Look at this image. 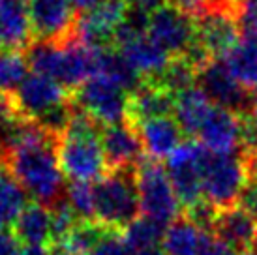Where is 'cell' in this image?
Wrapping results in <instances>:
<instances>
[{
    "label": "cell",
    "mask_w": 257,
    "mask_h": 255,
    "mask_svg": "<svg viewBox=\"0 0 257 255\" xmlns=\"http://www.w3.org/2000/svg\"><path fill=\"white\" fill-rule=\"evenodd\" d=\"M15 255H51V249L45 246H21Z\"/></svg>",
    "instance_id": "cell-39"
},
{
    "label": "cell",
    "mask_w": 257,
    "mask_h": 255,
    "mask_svg": "<svg viewBox=\"0 0 257 255\" xmlns=\"http://www.w3.org/2000/svg\"><path fill=\"white\" fill-rule=\"evenodd\" d=\"M66 203L83 221H94V186L86 182H72L66 186Z\"/></svg>",
    "instance_id": "cell-29"
},
{
    "label": "cell",
    "mask_w": 257,
    "mask_h": 255,
    "mask_svg": "<svg viewBox=\"0 0 257 255\" xmlns=\"http://www.w3.org/2000/svg\"><path fill=\"white\" fill-rule=\"evenodd\" d=\"M25 205V191L0 165V231H4L8 225H14Z\"/></svg>",
    "instance_id": "cell-27"
},
{
    "label": "cell",
    "mask_w": 257,
    "mask_h": 255,
    "mask_svg": "<svg viewBox=\"0 0 257 255\" xmlns=\"http://www.w3.org/2000/svg\"><path fill=\"white\" fill-rule=\"evenodd\" d=\"M231 12L242 32H257V0H231Z\"/></svg>",
    "instance_id": "cell-30"
},
{
    "label": "cell",
    "mask_w": 257,
    "mask_h": 255,
    "mask_svg": "<svg viewBox=\"0 0 257 255\" xmlns=\"http://www.w3.org/2000/svg\"><path fill=\"white\" fill-rule=\"evenodd\" d=\"M214 2H231V0H212V4H214Z\"/></svg>",
    "instance_id": "cell-43"
},
{
    "label": "cell",
    "mask_w": 257,
    "mask_h": 255,
    "mask_svg": "<svg viewBox=\"0 0 257 255\" xmlns=\"http://www.w3.org/2000/svg\"><path fill=\"white\" fill-rule=\"evenodd\" d=\"M17 253V240L14 234L8 231H0V255H15Z\"/></svg>",
    "instance_id": "cell-37"
},
{
    "label": "cell",
    "mask_w": 257,
    "mask_h": 255,
    "mask_svg": "<svg viewBox=\"0 0 257 255\" xmlns=\"http://www.w3.org/2000/svg\"><path fill=\"white\" fill-rule=\"evenodd\" d=\"M32 40L27 0H0V47L19 51Z\"/></svg>",
    "instance_id": "cell-19"
},
{
    "label": "cell",
    "mask_w": 257,
    "mask_h": 255,
    "mask_svg": "<svg viewBox=\"0 0 257 255\" xmlns=\"http://www.w3.org/2000/svg\"><path fill=\"white\" fill-rule=\"evenodd\" d=\"M57 156L62 175L72 178V182L90 184L105 177L109 169L101 147L100 126L77 109H73L66 128L58 135Z\"/></svg>",
    "instance_id": "cell-3"
},
{
    "label": "cell",
    "mask_w": 257,
    "mask_h": 255,
    "mask_svg": "<svg viewBox=\"0 0 257 255\" xmlns=\"http://www.w3.org/2000/svg\"><path fill=\"white\" fill-rule=\"evenodd\" d=\"M107 229L96 221L79 220L64 238L51 242V255H90Z\"/></svg>",
    "instance_id": "cell-24"
},
{
    "label": "cell",
    "mask_w": 257,
    "mask_h": 255,
    "mask_svg": "<svg viewBox=\"0 0 257 255\" xmlns=\"http://www.w3.org/2000/svg\"><path fill=\"white\" fill-rule=\"evenodd\" d=\"M164 233L165 229L162 225H158L147 218H137L124 229L122 236H124V242L130 251H137V249L160 246Z\"/></svg>",
    "instance_id": "cell-28"
},
{
    "label": "cell",
    "mask_w": 257,
    "mask_h": 255,
    "mask_svg": "<svg viewBox=\"0 0 257 255\" xmlns=\"http://www.w3.org/2000/svg\"><path fill=\"white\" fill-rule=\"evenodd\" d=\"M238 38V25L225 4H212L207 14L195 21V43L208 58H223Z\"/></svg>",
    "instance_id": "cell-12"
},
{
    "label": "cell",
    "mask_w": 257,
    "mask_h": 255,
    "mask_svg": "<svg viewBox=\"0 0 257 255\" xmlns=\"http://www.w3.org/2000/svg\"><path fill=\"white\" fill-rule=\"evenodd\" d=\"M233 77L246 88L257 90V32L246 30L240 32L238 42L233 45L225 57L221 58Z\"/></svg>",
    "instance_id": "cell-22"
},
{
    "label": "cell",
    "mask_w": 257,
    "mask_h": 255,
    "mask_svg": "<svg viewBox=\"0 0 257 255\" xmlns=\"http://www.w3.org/2000/svg\"><path fill=\"white\" fill-rule=\"evenodd\" d=\"M101 147L107 160V167L111 171L136 169L141 162V141L136 128L128 120L113 126H105L101 130Z\"/></svg>",
    "instance_id": "cell-15"
},
{
    "label": "cell",
    "mask_w": 257,
    "mask_h": 255,
    "mask_svg": "<svg viewBox=\"0 0 257 255\" xmlns=\"http://www.w3.org/2000/svg\"><path fill=\"white\" fill-rule=\"evenodd\" d=\"M100 47L77 42H34L27 49V62L34 73L57 81L68 90H77L100 68Z\"/></svg>",
    "instance_id": "cell-2"
},
{
    "label": "cell",
    "mask_w": 257,
    "mask_h": 255,
    "mask_svg": "<svg viewBox=\"0 0 257 255\" xmlns=\"http://www.w3.org/2000/svg\"><path fill=\"white\" fill-rule=\"evenodd\" d=\"M70 2H72V6L75 12L85 14V12H90V10H94V8L107 4V2H111V0H70Z\"/></svg>",
    "instance_id": "cell-38"
},
{
    "label": "cell",
    "mask_w": 257,
    "mask_h": 255,
    "mask_svg": "<svg viewBox=\"0 0 257 255\" xmlns=\"http://www.w3.org/2000/svg\"><path fill=\"white\" fill-rule=\"evenodd\" d=\"M238 205L242 206L246 212L253 216L257 220V184L255 182H250V184H246L244 188L242 195L238 199Z\"/></svg>",
    "instance_id": "cell-35"
},
{
    "label": "cell",
    "mask_w": 257,
    "mask_h": 255,
    "mask_svg": "<svg viewBox=\"0 0 257 255\" xmlns=\"http://www.w3.org/2000/svg\"><path fill=\"white\" fill-rule=\"evenodd\" d=\"M208 231L188 218H179L165 229L162 249L165 255H199Z\"/></svg>",
    "instance_id": "cell-23"
},
{
    "label": "cell",
    "mask_w": 257,
    "mask_h": 255,
    "mask_svg": "<svg viewBox=\"0 0 257 255\" xmlns=\"http://www.w3.org/2000/svg\"><path fill=\"white\" fill-rule=\"evenodd\" d=\"M255 246H257V242H255Z\"/></svg>",
    "instance_id": "cell-44"
},
{
    "label": "cell",
    "mask_w": 257,
    "mask_h": 255,
    "mask_svg": "<svg viewBox=\"0 0 257 255\" xmlns=\"http://www.w3.org/2000/svg\"><path fill=\"white\" fill-rule=\"evenodd\" d=\"M136 188L139 199V212L164 229L179 220L180 201L173 190L167 169L160 162L141 160L136 167Z\"/></svg>",
    "instance_id": "cell-5"
},
{
    "label": "cell",
    "mask_w": 257,
    "mask_h": 255,
    "mask_svg": "<svg viewBox=\"0 0 257 255\" xmlns=\"http://www.w3.org/2000/svg\"><path fill=\"white\" fill-rule=\"evenodd\" d=\"M197 86L216 107L244 114L250 111V96L221 58H212L197 71Z\"/></svg>",
    "instance_id": "cell-10"
},
{
    "label": "cell",
    "mask_w": 257,
    "mask_h": 255,
    "mask_svg": "<svg viewBox=\"0 0 257 255\" xmlns=\"http://www.w3.org/2000/svg\"><path fill=\"white\" fill-rule=\"evenodd\" d=\"M167 4L175 10H179L180 14L192 17L193 21H197L210 10L212 0H167Z\"/></svg>",
    "instance_id": "cell-32"
},
{
    "label": "cell",
    "mask_w": 257,
    "mask_h": 255,
    "mask_svg": "<svg viewBox=\"0 0 257 255\" xmlns=\"http://www.w3.org/2000/svg\"><path fill=\"white\" fill-rule=\"evenodd\" d=\"M126 2H128L130 12H136V14L145 15V17L152 15L167 4V0H126Z\"/></svg>",
    "instance_id": "cell-34"
},
{
    "label": "cell",
    "mask_w": 257,
    "mask_h": 255,
    "mask_svg": "<svg viewBox=\"0 0 257 255\" xmlns=\"http://www.w3.org/2000/svg\"><path fill=\"white\" fill-rule=\"evenodd\" d=\"M210 231L231 244L238 253L250 251L257 242V220L240 205L218 210Z\"/></svg>",
    "instance_id": "cell-16"
},
{
    "label": "cell",
    "mask_w": 257,
    "mask_h": 255,
    "mask_svg": "<svg viewBox=\"0 0 257 255\" xmlns=\"http://www.w3.org/2000/svg\"><path fill=\"white\" fill-rule=\"evenodd\" d=\"M197 137L201 145L216 156H242V114L214 105Z\"/></svg>",
    "instance_id": "cell-14"
},
{
    "label": "cell",
    "mask_w": 257,
    "mask_h": 255,
    "mask_svg": "<svg viewBox=\"0 0 257 255\" xmlns=\"http://www.w3.org/2000/svg\"><path fill=\"white\" fill-rule=\"evenodd\" d=\"M244 165H246V173H248V178H251V182L257 184V147L255 149L248 150L242 154Z\"/></svg>",
    "instance_id": "cell-36"
},
{
    "label": "cell",
    "mask_w": 257,
    "mask_h": 255,
    "mask_svg": "<svg viewBox=\"0 0 257 255\" xmlns=\"http://www.w3.org/2000/svg\"><path fill=\"white\" fill-rule=\"evenodd\" d=\"M173 94H169L158 81H145L136 92L128 96V122L136 126L139 122L171 116Z\"/></svg>",
    "instance_id": "cell-18"
},
{
    "label": "cell",
    "mask_w": 257,
    "mask_h": 255,
    "mask_svg": "<svg viewBox=\"0 0 257 255\" xmlns=\"http://www.w3.org/2000/svg\"><path fill=\"white\" fill-rule=\"evenodd\" d=\"M29 62L21 51L0 49V92L12 94L29 77Z\"/></svg>",
    "instance_id": "cell-26"
},
{
    "label": "cell",
    "mask_w": 257,
    "mask_h": 255,
    "mask_svg": "<svg viewBox=\"0 0 257 255\" xmlns=\"http://www.w3.org/2000/svg\"><path fill=\"white\" fill-rule=\"evenodd\" d=\"M212 107L214 103L195 85L173 98V118L179 124L182 134L195 137L199 134L203 122L207 120L208 113L212 111Z\"/></svg>",
    "instance_id": "cell-20"
},
{
    "label": "cell",
    "mask_w": 257,
    "mask_h": 255,
    "mask_svg": "<svg viewBox=\"0 0 257 255\" xmlns=\"http://www.w3.org/2000/svg\"><path fill=\"white\" fill-rule=\"evenodd\" d=\"M208 150L195 141H184L167 158V175L180 205L193 208L203 203V167Z\"/></svg>",
    "instance_id": "cell-8"
},
{
    "label": "cell",
    "mask_w": 257,
    "mask_h": 255,
    "mask_svg": "<svg viewBox=\"0 0 257 255\" xmlns=\"http://www.w3.org/2000/svg\"><path fill=\"white\" fill-rule=\"evenodd\" d=\"M58 135L27 122L19 139L0 156V165L34 203L55 208L64 201V175L57 156Z\"/></svg>",
    "instance_id": "cell-1"
},
{
    "label": "cell",
    "mask_w": 257,
    "mask_h": 255,
    "mask_svg": "<svg viewBox=\"0 0 257 255\" xmlns=\"http://www.w3.org/2000/svg\"><path fill=\"white\" fill-rule=\"evenodd\" d=\"M32 36L38 42H68L75 34V10L70 0H27Z\"/></svg>",
    "instance_id": "cell-11"
},
{
    "label": "cell",
    "mask_w": 257,
    "mask_h": 255,
    "mask_svg": "<svg viewBox=\"0 0 257 255\" xmlns=\"http://www.w3.org/2000/svg\"><path fill=\"white\" fill-rule=\"evenodd\" d=\"M90 255H130V249L120 231H109L107 229Z\"/></svg>",
    "instance_id": "cell-31"
},
{
    "label": "cell",
    "mask_w": 257,
    "mask_h": 255,
    "mask_svg": "<svg viewBox=\"0 0 257 255\" xmlns=\"http://www.w3.org/2000/svg\"><path fill=\"white\" fill-rule=\"evenodd\" d=\"M199 255H240V253H238L231 244H227L225 240H221L220 236H216L212 231H208Z\"/></svg>",
    "instance_id": "cell-33"
},
{
    "label": "cell",
    "mask_w": 257,
    "mask_h": 255,
    "mask_svg": "<svg viewBox=\"0 0 257 255\" xmlns=\"http://www.w3.org/2000/svg\"><path fill=\"white\" fill-rule=\"evenodd\" d=\"M240 255H257V251H253V249H250V251H244V253Z\"/></svg>",
    "instance_id": "cell-42"
},
{
    "label": "cell",
    "mask_w": 257,
    "mask_h": 255,
    "mask_svg": "<svg viewBox=\"0 0 257 255\" xmlns=\"http://www.w3.org/2000/svg\"><path fill=\"white\" fill-rule=\"evenodd\" d=\"M130 255H165L164 249L160 246H152V248H145V249H137V251H130Z\"/></svg>",
    "instance_id": "cell-40"
},
{
    "label": "cell",
    "mask_w": 257,
    "mask_h": 255,
    "mask_svg": "<svg viewBox=\"0 0 257 255\" xmlns=\"http://www.w3.org/2000/svg\"><path fill=\"white\" fill-rule=\"evenodd\" d=\"M126 17H128V2L111 0L103 6L79 15L73 38L90 47L107 49L109 43H113L116 30L126 21Z\"/></svg>",
    "instance_id": "cell-13"
},
{
    "label": "cell",
    "mask_w": 257,
    "mask_h": 255,
    "mask_svg": "<svg viewBox=\"0 0 257 255\" xmlns=\"http://www.w3.org/2000/svg\"><path fill=\"white\" fill-rule=\"evenodd\" d=\"M257 122V90H255V96L250 99V113H248Z\"/></svg>",
    "instance_id": "cell-41"
},
{
    "label": "cell",
    "mask_w": 257,
    "mask_h": 255,
    "mask_svg": "<svg viewBox=\"0 0 257 255\" xmlns=\"http://www.w3.org/2000/svg\"><path fill=\"white\" fill-rule=\"evenodd\" d=\"M51 229H53V216L51 208L40 203H29L23 206L19 216L12 225V234L17 242L25 246H45L51 242Z\"/></svg>",
    "instance_id": "cell-21"
},
{
    "label": "cell",
    "mask_w": 257,
    "mask_h": 255,
    "mask_svg": "<svg viewBox=\"0 0 257 255\" xmlns=\"http://www.w3.org/2000/svg\"><path fill=\"white\" fill-rule=\"evenodd\" d=\"M128 92L103 75H94L75 90L73 107L98 126H113L128 120Z\"/></svg>",
    "instance_id": "cell-7"
},
{
    "label": "cell",
    "mask_w": 257,
    "mask_h": 255,
    "mask_svg": "<svg viewBox=\"0 0 257 255\" xmlns=\"http://www.w3.org/2000/svg\"><path fill=\"white\" fill-rule=\"evenodd\" d=\"M145 34L171 58L186 57L195 45V21L165 4L149 15Z\"/></svg>",
    "instance_id": "cell-9"
},
{
    "label": "cell",
    "mask_w": 257,
    "mask_h": 255,
    "mask_svg": "<svg viewBox=\"0 0 257 255\" xmlns=\"http://www.w3.org/2000/svg\"><path fill=\"white\" fill-rule=\"evenodd\" d=\"M96 75L107 77L109 81H113L114 85L120 86L122 90L128 94L136 92L137 88L145 83L143 79L139 77V73L120 57V53L114 49H109V47L101 51L100 68H98Z\"/></svg>",
    "instance_id": "cell-25"
},
{
    "label": "cell",
    "mask_w": 257,
    "mask_h": 255,
    "mask_svg": "<svg viewBox=\"0 0 257 255\" xmlns=\"http://www.w3.org/2000/svg\"><path fill=\"white\" fill-rule=\"evenodd\" d=\"M134 128L149 160H154V162L169 158L182 143V132L173 116L150 118V120L139 122Z\"/></svg>",
    "instance_id": "cell-17"
},
{
    "label": "cell",
    "mask_w": 257,
    "mask_h": 255,
    "mask_svg": "<svg viewBox=\"0 0 257 255\" xmlns=\"http://www.w3.org/2000/svg\"><path fill=\"white\" fill-rule=\"evenodd\" d=\"M139 214L136 169L111 171L94 186V221L109 231H120Z\"/></svg>",
    "instance_id": "cell-4"
},
{
    "label": "cell",
    "mask_w": 257,
    "mask_h": 255,
    "mask_svg": "<svg viewBox=\"0 0 257 255\" xmlns=\"http://www.w3.org/2000/svg\"><path fill=\"white\" fill-rule=\"evenodd\" d=\"M248 173L242 156H216L208 152L203 167V201L218 210L238 205Z\"/></svg>",
    "instance_id": "cell-6"
}]
</instances>
